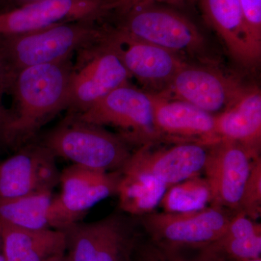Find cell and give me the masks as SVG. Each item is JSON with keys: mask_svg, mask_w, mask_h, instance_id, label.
<instances>
[{"mask_svg": "<svg viewBox=\"0 0 261 261\" xmlns=\"http://www.w3.org/2000/svg\"><path fill=\"white\" fill-rule=\"evenodd\" d=\"M73 58L29 67L15 75L10 92L13 108L7 147L20 148L33 142L42 126L67 111Z\"/></svg>", "mask_w": 261, "mask_h": 261, "instance_id": "obj_1", "label": "cell"}, {"mask_svg": "<svg viewBox=\"0 0 261 261\" xmlns=\"http://www.w3.org/2000/svg\"><path fill=\"white\" fill-rule=\"evenodd\" d=\"M79 20L27 34L0 36V55L13 84L20 70L61 61L102 42L107 24Z\"/></svg>", "mask_w": 261, "mask_h": 261, "instance_id": "obj_2", "label": "cell"}, {"mask_svg": "<svg viewBox=\"0 0 261 261\" xmlns=\"http://www.w3.org/2000/svg\"><path fill=\"white\" fill-rule=\"evenodd\" d=\"M55 157L98 171H121L129 160L130 146L117 134L68 113L39 141Z\"/></svg>", "mask_w": 261, "mask_h": 261, "instance_id": "obj_3", "label": "cell"}, {"mask_svg": "<svg viewBox=\"0 0 261 261\" xmlns=\"http://www.w3.org/2000/svg\"><path fill=\"white\" fill-rule=\"evenodd\" d=\"M75 115L87 123L113 127L130 147L165 143L154 123L152 94L129 83L115 89L85 112Z\"/></svg>", "mask_w": 261, "mask_h": 261, "instance_id": "obj_4", "label": "cell"}, {"mask_svg": "<svg viewBox=\"0 0 261 261\" xmlns=\"http://www.w3.org/2000/svg\"><path fill=\"white\" fill-rule=\"evenodd\" d=\"M118 17L116 28L128 35L181 56H200L205 39L188 17L160 3L136 5Z\"/></svg>", "mask_w": 261, "mask_h": 261, "instance_id": "obj_5", "label": "cell"}, {"mask_svg": "<svg viewBox=\"0 0 261 261\" xmlns=\"http://www.w3.org/2000/svg\"><path fill=\"white\" fill-rule=\"evenodd\" d=\"M69 261H133L140 246L137 224L129 215L113 213L64 230Z\"/></svg>", "mask_w": 261, "mask_h": 261, "instance_id": "obj_6", "label": "cell"}, {"mask_svg": "<svg viewBox=\"0 0 261 261\" xmlns=\"http://www.w3.org/2000/svg\"><path fill=\"white\" fill-rule=\"evenodd\" d=\"M77 54L70 76L68 113L80 114L115 89L129 83L130 78L108 39Z\"/></svg>", "mask_w": 261, "mask_h": 261, "instance_id": "obj_7", "label": "cell"}, {"mask_svg": "<svg viewBox=\"0 0 261 261\" xmlns=\"http://www.w3.org/2000/svg\"><path fill=\"white\" fill-rule=\"evenodd\" d=\"M232 216L224 208L211 205L192 212H152L141 216V224L156 246L201 250L222 236Z\"/></svg>", "mask_w": 261, "mask_h": 261, "instance_id": "obj_8", "label": "cell"}, {"mask_svg": "<svg viewBox=\"0 0 261 261\" xmlns=\"http://www.w3.org/2000/svg\"><path fill=\"white\" fill-rule=\"evenodd\" d=\"M121 173L98 171L71 164L61 171V192L49 209L51 228L64 231L80 222L92 207L116 195Z\"/></svg>", "mask_w": 261, "mask_h": 261, "instance_id": "obj_9", "label": "cell"}, {"mask_svg": "<svg viewBox=\"0 0 261 261\" xmlns=\"http://www.w3.org/2000/svg\"><path fill=\"white\" fill-rule=\"evenodd\" d=\"M112 0H44L0 13V36L18 35L59 24L111 15Z\"/></svg>", "mask_w": 261, "mask_h": 261, "instance_id": "obj_10", "label": "cell"}, {"mask_svg": "<svg viewBox=\"0 0 261 261\" xmlns=\"http://www.w3.org/2000/svg\"><path fill=\"white\" fill-rule=\"evenodd\" d=\"M247 87L231 75L214 67L185 63L161 93L216 115L233 104Z\"/></svg>", "mask_w": 261, "mask_h": 261, "instance_id": "obj_11", "label": "cell"}, {"mask_svg": "<svg viewBox=\"0 0 261 261\" xmlns=\"http://www.w3.org/2000/svg\"><path fill=\"white\" fill-rule=\"evenodd\" d=\"M56 158L40 142H29L0 163V202L32 194L53 192L61 171Z\"/></svg>", "mask_w": 261, "mask_h": 261, "instance_id": "obj_12", "label": "cell"}, {"mask_svg": "<svg viewBox=\"0 0 261 261\" xmlns=\"http://www.w3.org/2000/svg\"><path fill=\"white\" fill-rule=\"evenodd\" d=\"M108 39L129 73L148 92L159 94L187 63L179 55L128 35L108 25Z\"/></svg>", "mask_w": 261, "mask_h": 261, "instance_id": "obj_13", "label": "cell"}, {"mask_svg": "<svg viewBox=\"0 0 261 261\" xmlns=\"http://www.w3.org/2000/svg\"><path fill=\"white\" fill-rule=\"evenodd\" d=\"M260 155L245 147L220 140L209 147L203 172L211 192V205L239 211L252 162Z\"/></svg>", "mask_w": 261, "mask_h": 261, "instance_id": "obj_14", "label": "cell"}, {"mask_svg": "<svg viewBox=\"0 0 261 261\" xmlns=\"http://www.w3.org/2000/svg\"><path fill=\"white\" fill-rule=\"evenodd\" d=\"M166 148L144 146L132 152L121 171L147 173L168 187L203 172L211 145L197 142L173 144Z\"/></svg>", "mask_w": 261, "mask_h": 261, "instance_id": "obj_15", "label": "cell"}, {"mask_svg": "<svg viewBox=\"0 0 261 261\" xmlns=\"http://www.w3.org/2000/svg\"><path fill=\"white\" fill-rule=\"evenodd\" d=\"M152 96L154 123L165 143L197 142L212 145L220 141L214 115L185 101L157 94Z\"/></svg>", "mask_w": 261, "mask_h": 261, "instance_id": "obj_16", "label": "cell"}, {"mask_svg": "<svg viewBox=\"0 0 261 261\" xmlns=\"http://www.w3.org/2000/svg\"><path fill=\"white\" fill-rule=\"evenodd\" d=\"M220 140L240 144L259 155L261 142V93L257 87H247L231 106L214 115Z\"/></svg>", "mask_w": 261, "mask_h": 261, "instance_id": "obj_17", "label": "cell"}, {"mask_svg": "<svg viewBox=\"0 0 261 261\" xmlns=\"http://www.w3.org/2000/svg\"><path fill=\"white\" fill-rule=\"evenodd\" d=\"M0 236L5 261H51L66 254L62 230L25 229L0 221Z\"/></svg>", "mask_w": 261, "mask_h": 261, "instance_id": "obj_18", "label": "cell"}, {"mask_svg": "<svg viewBox=\"0 0 261 261\" xmlns=\"http://www.w3.org/2000/svg\"><path fill=\"white\" fill-rule=\"evenodd\" d=\"M199 5L204 20L224 42L231 58L245 68L255 67L240 0H199Z\"/></svg>", "mask_w": 261, "mask_h": 261, "instance_id": "obj_19", "label": "cell"}, {"mask_svg": "<svg viewBox=\"0 0 261 261\" xmlns=\"http://www.w3.org/2000/svg\"><path fill=\"white\" fill-rule=\"evenodd\" d=\"M116 195L120 210L129 216H142L153 212L168 187L147 173L121 171Z\"/></svg>", "mask_w": 261, "mask_h": 261, "instance_id": "obj_20", "label": "cell"}, {"mask_svg": "<svg viewBox=\"0 0 261 261\" xmlns=\"http://www.w3.org/2000/svg\"><path fill=\"white\" fill-rule=\"evenodd\" d=\"M53 192L32 194L0 202V221L25 229L51 228L49 209Z\"/></svg>", "mask_w": 261, "mask_h": 261, "instance_id": "obj_21", "label": "cell"}, {"mask_svg": "<svg viewBox=\"0 0 261 261\" xmlns=\"http://www.w3.org/2000/svg\"><path fill=\"white\" fill-rule=\"evenodd\" d=\"M211 203L208 183L200 175L168 187L159 205L166 213H187L202 210Z\"/></svg>", "mask_w": 261, "mask_h": 261, "instance_id": "obj_22", "label": "cell"}, {"mask_svg": "<svg viewBox=\"0 0 261 261\" xmlns=\"http://www.w3.org/2000/svg\"><path fill=\"white\" fill-rule=\"evenodd\" d=\"M201 250H207L233 261L258 258L261 255V233L245 238L221 237L214 243Z\"/></svg>", "mask_w": 261, "mask_h": 261, "instance_id": "obj_23", "label": "cell"}, {"mask_svg": "<svg viewBox=\"0 0 261 261\" xmlns=\"http://www.w3.org/2000/svg\"><path fill=\"white\" fill-rule=\"evenodd\" d=\"M239 211H242L253 221L261 215V159L255 158L244 187Z\"/></svg>", "mask_w": 261, "mask_h": 261, "instance_id": "obj_24", "label": "cell"}, {"mask_svg": "<svg viewBox=\"0 0 261 261\" xmlns=\"http://www.w3.org/2000/svg\"><path fill=\"white\" fill-rule=\"evenodd\" d=\"M247 44L255 65L261 57V0H240Z\"/></svg>", "mask_w": 261, "mask_h": 261, "instance_id": "obj_25", "label": "cell"}, {"mask_svg": "<svg viewBox=\"0 0 261 261\" xmlns=\"http://www.w3.org/2000/svg\"><path fill=\"white\" fill-rule=\"evenodd\" d=\"M200 256L189 259L180 255L178 250H167L149 244L143 247H139L138 261H225L219 255L200 250Z\"/></svg>", "mask_w": 261, "mask_h": 261, "instance_id": "obj_26", "label": "cell"}, {"mask_svg": "<svg viewBox=\"0 0 261 261\" xmlns=\"http://www.w3.org/2000/svg\"><path fill=\"white\" fill-rule=\"evenodd\" d=\"M11 82L0 55V145L7 146V135L11 121V111L5 107L3 98L10 95Z\"/></svg>", "mask_w": 261, "mask_h": 261, "instance_id": "obj_27", "label": "cell"}, {"mask_svg": "<svg viewBox=\"0 0 261 261\" xmlns=\"http://www.w3.org/2000/svg\"><path fill=\"white\" fill-rule=\"evenodd\" d=\"M185 0H112L111 8L112 10V15L119 14L123 13L136 5L142 4V3H176Z\"/></svg>", "mask_w": 261, "mask_h": 261, "instance_id": "obj_28", "label": "cell"}, {"mask_svg": "<svg viewBox=\"0 0 261 261\" xmlns=\"http://www.w3.org/2000/svg\"><path fill=\"white\" fill-rule=\"evenodd\" d=\"M16 8L13 0H0V13Z\"/></svg>", "mask_w": 261, "mask_h": 261, "instance_id": "obj_29", "label": "cell"}, {"mask_svg": "<svg viewBox=\"0 0 261 261\" xmlns=\"http://www.w3.org/2000/svg\"><path fill=\"white\" fill-rule=\"evenodd\" d=\"M15 7L21 6V5L29 4V3H36V2L44 1V0H13Z\"/></svg>", "mask_w": 261, "mask_h": 261, "instance_id": "obj_30", "label": "cell"}, {"mask_svg": "<svg viewBox=\"0 0 261 261\" xmlns=\"http://www.w3.org/2000/svg\"><path fill=\"white\" fill-rule=\"evenodd\" d=\"M51 261H69L68 260V257H67L66 254L63 255V256L57 257V258L53 259Z\"/></svg>", "mask_w": 261, "mask_h": 261, "instance_id": "obj_31", "label": "cell"}, {"mask_svg": "<svg viewBox=\"0 0 261 261\" xmlns=\"http://www.w3.org/2000/svg\"><path fill=\"white\" fill-rule=\"evenodd\" d=\"M0 261H5L3 252V245H2L1 236H0Z\"/></svg>", "mask_w": 261, "mask_h": 261, "instance_id": "obj_32", "label": "cell"}, {"mask_svg": "<svg viewBox=\"0 0 261 261\" xmlns=\"http://www.w3.org/2000/svg\"><path fill=\"white\" fill-rule=\"evenodd\" d=\"M238 261H261V257H258V258L248 259V260H238Z\"/></svg>", "mask_w": 261, "mask_h": 261, "instance_id": "obj_33", "label": "cell"}, {"mask_svg": "<svg viewBox=\"0 0 261 261\" xmlns=\"http://www.w3.org/2000/svg\"><path fill=\"white\" fill-rule=\"evenodd\" d=\"M137 261H138V260H137Z\"/></svg>", "mask_w": 261, "mask_h": 261, "instance_id": "obj_34", "label": "cell"}]
</instances>
